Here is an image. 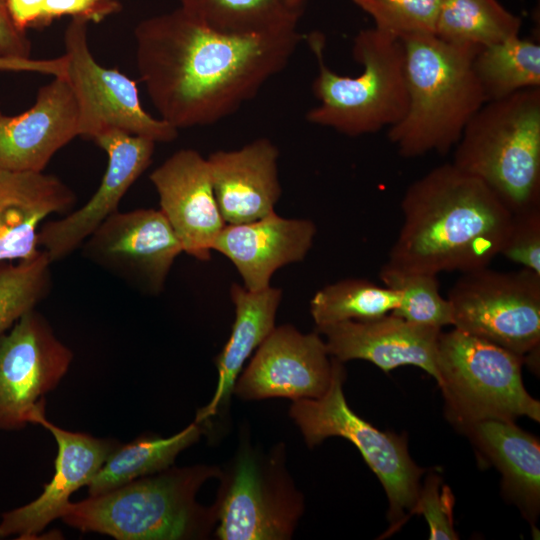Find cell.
Returning a JSON list of instances; mask_svg holds the SVG:
<instances>
[{
  "label": "cell",
  "mask_w": 540,
  "mask_h": 540,
  "mask_svg": "<svg viewBox=\"0 0 540 540\" xmlns=\"http://www.w3.org/2000/svg\"><path fill=\"white\" fill-rule=\"evenodd\" d=\"M136 64L159 118L177 130L214 124L235 113L282 71L298 30L232 35L211 30L180 7L140 21Z\"/></svg>",
  "instance_id": "obj_1"
},
{
  "label": "cell",
  "mask_w": 540,
  "mask_h": 540,
  "mask_svg": "<svg viewBox=\"0 0 540 540\" xmlns=\"http://www.w3.org/2000/svg\"><path fill=\"white\" fill-rule=\"evenodd\" d=\"M400 207L402 225L386 263L437 276L489 266L513 216L488 186L452 163L413 181Z\"/></svg>",
  "instance_id": "obj_2"
},
{
  "label": "cell",
  "mask_w": 540,
  "mask_h": 540,
  "mask_svg": "<svg viewBox=\"0 0 540 540\" xmlns=\"http://www.w3.org/2000/svg\"><path fill=\"white\" fill-rule=\"evenodd\" d=\"M401 40L408 107L404 117L388 128V140L406 158L446 153L486 103L473 65L481 48L452 44L435 34Z\"/></svg>",
  "instance_id": "obj_3"
},
{
  "label": "cell",
  "mask_w": 540,
  "mask_h": 540,
  "mask_svg": "<svg viewBox=\"0 0 540 540\" xmlns=\"http://www.w3.org/2000/svg\"><path fill=\"white\" fill-rule=\"evenodd\" d=\"M221 472L208 465L169 467L106 493L69 502L61 519L81 532L117 540L202 539L216 526V513L214 505L198 503L196 494Z\"/></svg>",
  "instance_id": "obj_4"
},
{
  "label": "cell",
  "mask_w": 540,
  "mask_h": 540,
  "mask_svg": "<svg viewBox=\"0 0 540 540\" xmlns=\"http://www.w3.org/2000/svg\"><path fill=\"white\" fill-rule=\"evenodd\" d=\"M307 41L318 63L312 89L319 101L307 112L308 122L355 137L389 128L404 117L408 91L401 39L375 27L361 30L352 52L363 68L355 77L339 75L325 64L321 33H311Z\"/></svg>",
  "instance_id": "obj_5"
},
{
  "label": "cell",
  "mask_w": 540,
  "mask_h": 540,
  "mask_svg": "<svg viewBox=\"0 0 540 540\" xmlns=\"http://www.w3.org/2000/svg\"><path fill=\"white\" fill-rule=\"evenodd\" d=\"M454 148L451 163L512 213L540 206V87L487 101Z\"/></svg>",
  "instance_id": "obj_6"
},
{
  "label": "cell",
  "mask_w": 540,
  "mask_h": 540,
  "mask_svg": "<svg viewBox=\"0 0 540 540\" xmlns=\"http://www.w3.org/2000/svg\"><path fill=\"white\" fill-rule=\"evenodd\" d=\"M437 384L446 416L459 430L478 421H540V402L525 389L523 358L459 329L440 333Z\"/></svg>",
  "instance_id": "obj_7"
},
{
  "label": "cell",
  "mask_w": 540,
  "mask_h": 540,
  "mask_svg": "<svg viewBox=\"0 0 540 540\" xmlns=\"http://www.w3.org/2000/svg\"><path fill=\"white\" fill-rule=\"evenodd\" d=\"M345 376L343 362L333 358L327 391L316 399L293 401L290 416L309 447L337 436L359 450L386 492L389 528L382 538L388 537L414 515L425 470L412 460L405 435L380 431L349 407L343 391Z\"/></svg>",
  "instance_id": "obj_8"
},
{
  "label": "cell",
  "mask_w": 540,
  "mask_h": 540,
  "mask_svg": "<svg viewBox=\"0 0 540 540\" xmlns=\"http://www.w3.org/2000/svg\"><path fill=\"white\" fill-rule=\"evenodd\" d=\"M284 448L269 454L248 442L225 472L216 503L215 536L221 540L290 539L303 513V497L284 465Z\"/></svg>",
  "instance_id": "obj_9"
},
{
  "label": "cell",
  "mask_w": 540,
  "mask_h": 540,
  "mask_svg": "<svg viewBox=\"0 0 540 540\" xmlns=\"http://www.w3.org/2000/svg\"><path fill=\"white\" fill-rule=\"evenodd\" d=\"M454 328L524 358L540 349V275L488 266L462 273L448 294Z\"/></svg>",
  "instance_id": "obj_10"
},
{
  "label": "cell",
  "mask_w": 540,
  "mask_h": 540,
  "mask_svg": "<svg viewBox=\"0 0 540 540\" xmlns=\"http://www.w3.org/2000/svg\"><path fill=\"white\" fill-rule=\"evenodd\" d=\"M87 31V21L72 18L64 33L65 76L78 106L79 137L93 140L105 130L119 129L156 143L174 141L179 130L143 108L136 82L96 61Z\"/></svg>",
  "instance_id": "obj_11"
},
{
  "label": "cell",
  "mask_w": 540,
  "mask_h": 540,
  "mask_svg": "<svg viewBox=\"0 0 540 540\" xmlns=\"http://www.w3.org/2000/svg\"><path fill=\"white\" fill-rule=\"evenodd\" d=\"M72 351L33 309L0 336V430L18 431L45 412L44 396L67 373Z\"/></svg>",
  "instance_id": "obj_12"
},
{
  "label": "cell",
  "mask_w": 540,
  "mask_h": 540,
  "mask_svg": "<svg viewBox=\"0 0 540 540\" xmlns=\"http://www.w3.org/2000/svg\"><path fill=\"white\" fill-rule=\"evenodd\" d=\"M82 256L132 289L157 296L182 245L159 209L119 210L81 245Z\"/></svg>",
  "instance_id": "obj_13"
},
{
  "label": "cell",
  "mask_w": 540,
  "mask_h": 540,
  "mask_svg": "<svg viewBox=\"0 0 540 540\" xmlns=\"http://www.w3.org/2000/svg\"><path fill=\"white\" fill-rule=\"evenodd\" d=\"M92 141L108 158L99 187L82 207L60 219L45 222L39 229V247L52 263L80 249L82 243L118 211L122 198L150 166L156 144L119 129L105 130Z\"/></svg>",
  "instance_id": "obj_14"
},
{
  "label": "cell",
  "mask_w": 540,
  "mask_h": 540,
  "mask_svg": "<svg viewBox=\"0 0 540 540\" xmlns=\"http://www.w3.org/2000/svg\"><path fill=\"white\" fill-rule=\"evenodd\" d=\"M333 357L317 333L275 326L240 373L233 392L243 400L316 399L328 389Z\"/></svg>",
  "instance_id": "obj_15"
},
{
  "label": "cell",
  "mask_w": 540,
  "mask_h": 540,
  "mask_svg": "<svg viewBox=\"0 0 540 540\" xmlns=\"http://www.w3.org/2000/svg\"><path fill=\"white\" fill-rule=\"evenodd\" d=\"M163 213L183 253L207 262L225 227L214 194L207 157L190 148L169 156L150 176Z\"/></svg>",
  "instance_id": "obj_16"
},
{
  "label": "cell",
  "mask_w": 540,
  "mask_h": 540,
  "mask_svg": "<svg viewBox=\"0 0 540 540\" xmlns=\"http://www.w3.org/2000/svg\"><path fill=\"white\" fill-rule=\"evenodd\" d=\"M32 424L43 426L55 438L58 447L55 471L35 500L1 514L0 538H36L48 524L61 518L70 496L87 486L119 446L112 440L60 428L46 419L45 412L36 414Z\"/></svg>",
  "instance_id": "obj_17"
},
{
  "label": "cell",
  "mask_w": 540,
  "mask_h": 540,
  "mask_svg": "<svg viewBox=\"0 0 540 540\" xmlns=\"http://www.w3.org/2000/svg\"><path fill=\"white\" fill-rule=\"evenodd\" d=\"M79 113L66 76L41 86L34 104L17 115L0 110V168L42 172L52 157L79 136Z\"/></svg>",
  "instance_id": "obj_18"
},
{
  "label": "cell",
  "mask_w": 540,
  "mask_h": 540,
  "mask_svg": "<svg viewBox=\"0 0 540 540\" xmlns=\"http://www.w3.org/2000/svg\"><path fill=\"white\" fill-rule=\"evenodd\" d=\"M331 357L366 360L384 372L413 365L436 381L441 329L411 323L393 313L366 321H344L317 329Z\"/></svg>",
  "instance_id": "obj_19"
},
{
  "label": "cell",
  "mask_w": 540,
  "mask_h": 540,
  "mask_svg": "<svg viewBox=\"0 0 540 540\" xmlns=\"http://www.w3.org/2000/svg\"><path fill=\"white\" fill-rule=\"evenodd\" d=\"M317 232L310 219L285 218L272 212L258 220L226 224L213 244L237 269L250 291L265 289L274 273L305 259Z\"/></svg>",
  "instance_id": "obj_20"
},
{
  "label": "cell",
  "mask_w": 540,
  "mask_h": 540,
  "mask_svg": "<svg viewBox=\"0 0 540 540\" xmlns=\"http://www.w3.org/2000/svg\"><path fill=\"white\" fill-rule=\"evenodd\" d=\"M279 149L267 138L255 139L233 150L207 157L212 186L226 224L258 220L272 212L282 188Z\"/></svg>",
  "instance_id": "obj_21"
},
{
  "label": "cell",
  "mask_w": 540,
  "mask_h": 540,
  "mask_svg": "<svg viewBox=\"0 0 540 540\" xmlns=\"http://www.w3.org/2000/svg\"><path fill=\"white\" fill-rule=\"evenodd\" d=\"M76 201L53 174L0 168V263L36 258L41 223L51 214H68Z\"/></svg>",
  "instance_id": "obj_22"
},
{
  "label": "cell",
  "mask_w": 540,
  "mask_h": 540,
  "mask_svg": "<svg viewBox=\"0 0 540 540\" xmlns=\"http://www.w3.org/2000/svg\"><path fill=\"white\" fill-rule=\"evenodd\" d=\"M502 475V491L534 527L540 511V442L514 421L487 419L462 428Z\"/></svg>",
  "instance_id": "obj_23"
},
{
  "label": "cell",
  "mask_w": 540,
  "mask_h": 540,
  "mask_svg": "<svg viewBox=\"0 0 540 540\" xmlns=\"http://www.w3.org/2000/svg\"><path fill=\"white\" fill-rule=\"evenodd\" d=\"M230 297L235 307V319L229 339L216 358L218 380L214 395L197 412L194 420L197 423L215 416L228 402L246 360L275 327L282 291L272 286L250 291L234 283L230 287Z\"/></svg>",
  "instance_id": "obj_24"
},
{
  "label": "cell",
  "mask_w": 540,
  "mask_h": 540,
  "mask_svg": "<svg viewBox=\"0 0 540 540\" xmlns=\"http://www.w3.org/2000/svg\"><path fill=\"white\" fill-rule=\"evenodd\" d=\"M306 0H179L180 8L205 27L232 35L297 30Z\"/></svg>",
  "instance_id": "obj_25"
},
{
  "label": "cell",
  "mask_w": 540,
  "mask_h": 540,
  "mask_svg": "<svg viewBox=\"0 0 540 540\" xmlns=\"http://www.w3.org/2000/svg\"><path fill=\"white\" fill-rule=\"evenodd\" d=\"M202 424L194 421L170 437L145 436L118 446L87 484L89 496L168 469L183 450L198 441Z\"/></svg>",
  "instance_id": "obj_26"
},
{
  "label": "cell",
  "mask_w": 540,
  "mask_h": 540,
  "mask_svg": "<svg viewBox=\"0 0 540 540\" xmlns=\"http://www.w3.org/2000/svg\"><path fill=\"white\" fill-rule=\"evenodd\" d=\"M521 24L498 0H441L435 35L452 44L483 48L519 35Z\"/></svg>",
  "instance_id": "obj_27"
},
{
  "label": "cell",
  "mask_w": 540,
  "mask_h": 540,
  "mask_svg": "<svg viewBox=\"0 0 540 540\" xmlns=\"http://www.w3.org/2000/svg\"><path fill=\"white\" fill-rule=\"evenodd\" d=\"M473 65L486 102L540 87V45L519 35L481 48Z\"/></svg>",
  "instance_id": "obj_28"
},
{
  "label": "cell",
  "mask_w": 540,
  "mask_h": 540,
  "mask_svg": "<svg viewBox=\"0 0 540 540\" xmlns=\"http://www.w3.org/2000/svg\"><path fill=\"white\" fill-rule=\"evenodd\" d=\"M399 295L393 289L363 278H346L327 284L310 300L316 328L344 321H366L393 312Z\"/></svg>",
  "instance_id": "obj_29"
},
{
  "label": "cell",
  "mask_w": 540,
  "mask_h": 540,
  "mask_svg": "<svg viewBox=\"0 0 540 540\" xmlns=\"http://www.w3.org/2000/svg\"><path fill=\"white\" fill-rule=\"evenodd\" d=\"M382 284L399 295L391 312L411 323L442 329L452 325V310L439 290L437 275L402 270L385 263L379 273Z\"/></svg>",
  "instance_id": "obj_30"
},
{
  "label": "cell",
  "mask_w": 540,
  "mask_h": 540,
  "mask_svg": "<svg viewBox=\"0 0 540 540\" xmlns=\"http://www.w3.org/2000/svg\"><path fill=\"white\" fill-rule=\"evenodd\" d=\"M52 264L43 250L32 260L0 263V336L49 295Z\"/></svg>",
  "instance_id": "obj_31"
},
{
  "label": "cell",
  "mask_w": 540,
  "mask_h": 540,
  "mask_svg": "<svg viewBox=\"0 0 540 540\" xmlns=\"http://www.w3.org/2000/svg\"><path fill=\"white\" fill-rule=\"evenodd\" d=\"M6 3L13 22L23 31L46 27L63 16L99 23L122 8L118 0H6Z\"/></svg>",
  "instance_id": "obj_32"
},
{
  "label": "cell",
  "mask_w": 540,
  "mask_h": 540,
  "mask_svg": "<svg viewBox=\"0 0 540 540\" xmlns=\"http://www.w3.org/2000/svg\"><path fill=\"white\" fill-rule=\"evenodd\" d=\"M375 22V28L399 39L435 34L441 0H353Z\"/></svg>",
  "instance_id": "obj_33"
},
{
  "label": "cell",
  "mask_w": 540,
  "mask_h": 540,
  "mask_svg": "<svg viewBox=\"0 0 540 540\" xmlns=\"http://www.w3.org/2000/svg\"><path fill=\"white\" fill-rule=\"evenodd\" d=\"M455 498L440 476L430 472L420 487L414 514H422L430 530L431 540H456L453 507Z\"/></svg>",
  "instance_id": "obj_34"
},
{
  "label": "cell",
  "mask_w": 540,
  "mask_h": 540,
  "mask_svg": "<svg viewBox=\"0 0 540 540\" xmlns=\"http://www.w3.org/2000/svg\"><path fill=\"white\" fill-rule=\"evenodd\" d=\"M500 255L540 275V206L513 213Z\"/></svg>",
  "instance_id": "obj_35"
},
{
  "label": "cell",
  "mask_w": 540,
  "mask_h": 540,
  "mask_svg": "<svg viewBox=\"0 0 540 540\" xmlns=\"http://www.w3.org/2000/svg\"><path fill=\"white\" fill-rule=\"evenodd\" d=\"M31 41L26 31L13 22L6 0H0V57L13 59L31 58Z\"/></svg>",
  "instance_id": "obj_36"
},
{
  "label": "cell",
  "mask_w": 540,
  "mask_h": 540,
  "mask_svg": "<svg viewBox=\"0 0 540 540\" xmlns=\"http://www.w3.org/2000/svg\"><path fill=\"white\" fill-rule=\"evenodd\" d=\"M0 70L14 72H38L52 76H64L66 73V57L63 54L53 59H13L0 57Z\"/></svg>",
  "instance_id": "obj_37"
}]
</instances>
